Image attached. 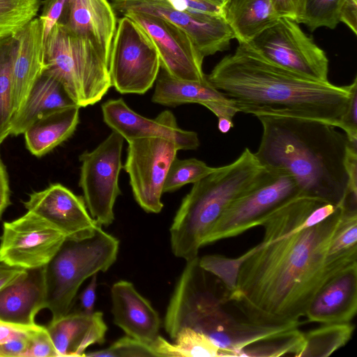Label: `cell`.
<instances>
[{"instance_id":"obj_34","label":"cell","mask_w":357,"mask_h":357,"mask_svg":"<svg viewBox=\"0 0 357 357\" xmlns=\"http://www.w3.org/2000/svg\"><path fill=\"white\" fill-rule=\"evenodd\" d=\"M216 169L197 158L172 161L164 183L163 193L172 192L188 183H195Z\"/></svg>"},{"instance_id":"obj_21","label":"cell","mask_w":357,"mask_h":357,"mask_svg":"<svg viewBox=\"0 0 357 357\" xmlns=\"http://www.w3.org/2000/svg\"><path fill=\"white\" fill-rule=\"evenodd\" d=\"M45 266L26 269L0 291V321L27 326L36 324V315L46 308Z\"/></svg>"},{"instance_id":"obj_9","label":"cell","mask_w":357,"mask_h":357,"mask_svg":"<svg viewBox=\"0 0 357 357\" xmlns=\"http://www.w3.org/2000/svg\"><path fill=\"white\" fill-rule=\"evenodd\" d=\"M248 44L264 59L311 80L328 82L326 52L287 18H279Z\"/></svg>"},{"instance_id":"obj_5","label":"cell","mask_w":357,"mask_h":357,"mask_svg":"<svg viewBox=\"0 0 357 357\" xmlns=\"http://www.w3.org/2000/svg\"><path fill=\"white\" fill-rule=\"evenodd\" d=\"M119 241L98 226L81 238H66L45 266L46 308L52 321L68 314L77 291L87 278L107 271L116 261Z\"/></svg>"},{"instance_id":"obj_11","label":"cell","mask_w":357,"mask_h":357,"mask_svg":"<svg viewBox=\"0 0 357 357\" xmlns=\"http://www.w3.org/2000/svg\"><path fill=\"white\" fill-rule=\"evenodd\" d=\"M123 168L129 176L135 201L147 213H158L168 169L179 150L176 143L162 137H146L128 142Z\"/></svg>"},{"instance_id":"obj_25","label":"cell","mask_w":357,"mask_h":357,"mask_svg":"<svg viewBox=\"0 0 357 357\" xmlns=\"http://www.w3.org/2000/svg\"><path fill=\"white\" fill-rule=\"evenodd\" d=\"M78 105L51 112L33 122L23 133L29 152L41 157L68 139L79 122Z\"/></svg>"},{"instance_id":"obj_23","label":"cell","mask_w":357,"mask_h":357,"mask_svg":"<svg viewBox=\"0 0 357 357\" xmlns=\"http://www.w3.org/2000/svg\"><path fill=\"white\" fill-rule=\"evenodd\" d=\"M46 328L60 357L84 356L91 344L104 343L107 330L102 312L82 311L70 312Z\"/></svg>"},{"instance_id":"obj_4","label":"cell","mask_w":357,"mask_h":357,"mask_svg":"<svg viewBox=\"0 0 357 357\" xmlns=\"http://www.w3.org/2000/svg\"><path fill=\"white\" fill-rule=\"evenodd\" d=\"M266 169L245 148L231 163L193 184L184 197L170 227L173 254L188 261L198 257L205 237L225 211L248 191Z\"/></svg>"},{"instance_id":"obj_14","label":"cell","mask_w":357,"mask_h":357,"mask_svg":"<svg viewBox=\"0 0 357 357\" xmlns=\"http://www.w3.org/2000/svg\"><path fill=\"white\" fill-rule=\"evenodd\" d=\"M139 24L150 37L158 53L160 68L174 77L206 82L203 71L204 56L190 36L165 20L145 13L123 14Z\"/></svg>"},{"instance_id":"obj_17","label":"cell","mask_w":357,"mask_h":357,"mask_svg":"<svg viewBox=\"0 0 357 357\" xmlns=\"http://www.w3.org/2000/svg\"><path fill=\"white\" fill-rule=\"evenodd\" d=\"M22 203L27 211L47 220L66 238L88 236L99 226L91 216L83 197L61 183H52L43 190L33 192Z\"/></svg>"},{"instance_id":"obj_24","label":"cell","mask_w":357,"mask_h":357,"mask_svg":"<svg viewBox=\"0 0 357 357\" xmlns=\"http://www.w3.org/2000/svg\"><path fill=\"white\" fill-rule=\"evenodd\" d=\"M73 105H77L59 81L44 72L34 83L22 108L13 116L10 135L23 134L41 116Z\"/></svg>"},{"instance_id":"obj_27","label":"cell","mask_w":357,"mask_h":357,"mask_svg":"<svg viewBox=\"0 0 357 357\" xmlns=\"http://www.w3.org/2000/svg\"><path fill=\"white\" fill-rule=\"evenodd\" d=\"M151 100L154 103L169 107L189 103L204 106L211 102H232L207 80L201 82L180 79L172 77L161 68L155 80Z\"/></svg>"},{"instance_id":"obj_12","label":"cell","mask_w":357,"mask_h":357,"mask_svg":"<svg viewBox=\"0 0 357 357\" xmlns=\"http://www.w3.org/2000/svg\"><path fill=\"white\" fill-rule=\"evenodd\" d=\"M66 236L47 220L27 211L3 225L0 262L25 269L46 266Z\"/></svg>"},{"instance_id":"obj_29","label":"cell","mask_w":357,"mask_h":357,"mask_svg":"<svg viewBox=\"0 0 357 357\" xmlns=\"http://www.w3.org/2000/svg\"><path fill=\"white\" fill-rule=\"evenodd\" d=\"M16 34L0 39V144L10 134L13 116V68Z\"/></svg>"},{"instance_id":"obj_13","label":"cell","mask_w":357,"mask_h":357,"mask_svg":"<svg viewBox=\"0 0 357 357\" xmlns=\"http://www.w3.org/2000/svg\"><path fill=\"white\" fill-rule=\"evenodd\" d=\"M114 10L145 13L183 30L205 57L227 50L234 34L222 16L181 11L166 0H111Z\"/></svg>"},{"instance_id":"obj_31","label":"cell","mask_w":357,"mask_h":357,"mask_svg":"<svg viewBox=\"0 0 357 357\" xmlns=\"http://www.w3.org/2000/svg\"><path fill=\"white\" fill-rule=\"evenodd\" d=\"M344 208L342 219L327 253L328 263L357 260V208L348 206Z\"/></svg>"},{"instance_id":"obj_47","label":"cell","mask_w":357,"mask_h":357,"mask_svg":"<svg viewBox=\"0 0 357 357\" xmlns=\"http://www.w3.org/2000/svg\"><path fill=\"white\" fill-rule=\"evenodd\" d=\"M233 127V120L225 117L218 118V128L222 133L228 132Z\"/></svg>"},{"instance_id":"obj_36","label":"cell","mask_w":357,"mask_h":357,"mask_svg":"<svg viewBox=\"0 0 357 357\" xmlns=\"http://www.w3.org/2000/svg\"><path fill=\"white\" fill-rule=\"evenodd\" d=\"M84 356L89 357H153L158 356L153 349L128 335L117 340L109 347L90 351Z\"/></svg>"},{"instance_id":"obj_37","label":"cell","mask_w":357,"mask_h":357,"mask_svg":"<svg viewBox=\"0 0 357 357\" xmlns=\"http://www.w3.org/2000/svg\"><path fill=\"white\" fill-rule=\"evenodd\" d=\"M68 0H43L41 1V23L44 44L56 24L61 19L66 8Z\"/></svg>"},{"instance_id":"obj_42","label":"cell","mask_w":357,"mask_h":357,"mask_svg":"<svg viewBox=\"0 0 357 357\" xmlns=\"http://www.w3.org/2000/svg\"><path fill=\"white\" fill-rule=\"evenodd\" d=\"M279 18L284 17L300 23L305 8V0H270Z\"/></svg>"},{"instance_id":"obj_3","label":"cell","mask_w":357,"mask_h":357,"mask_svg":"<svg viewBox=\"0 0 357 357\" xmlns=\"http://www.w3.org/2000/svg\"><path fill=\"white\" fill-rule=\"evenodd\" d=\"M257 118L262 135L254 154L261 165L289 174L302 196L343 204L349 193V154L357 142L319 121L279 116Z\"/></svg>"},{"instance_id":"obj_44","label":"cell","mask_w":357,"mask_h":357,"mask_svg":"<svg viewBox=\"0 0 357 357\" xmlns=\"http://www.w3.org/2000/svg\"><path fill=\"white\" fill-rule=\"evenodd\" d=\"M357 33V0H344L340 11V22Z\"/></svg>"},{"instance_id":"obj_8","label":"cell","mask_w":357,"mask_h":357,"mask_svg":"<svg viewBox=\"0 0 357 357\" xmlns=\"http://www.w3.org/2000/svg\"><path fill=\"white\" fill-rule=\"evenodd\" d=\"M108 66L112 86L121 94H144L153 86L160 70L153 41L128 16L117 22Z\"/></svg>"},{"instance_id":"obj_45","label":"cell","mask_w":357,"mask_h":357,"mask_svg":"<svg viewBox=\"0 0 357 357\" xmlns=\"http://www.w3.org/2000/svg\"><path fill=\"white\" fill-rule=\"evenodd\" d=\"M96 287H97V274L92 276V278L84 289V290L79 295L80 305L82 310L87 314H91L94 312V306L96 297Z\"/></svg>"},{"instance_id":"obj_20","label":"cell","mask_w":357,"mask_h":357,"mask_svg":"<svg viewBox=\"0 0 357 357\" xmlns=\"http://www.w3.org/2000/svg\"><path fill=\"white\" fill-rule=\"evenodd\" d=\"M357 311V262L342 269L317 292L306 312L307 322L349 323Z\"/></svg>"},{"instance_id":"obj_32","label":"cell","mask_w":357,"mask_h":357,"mask_svg":"<svg viewBox=\"0 0 357 357\" xmlns=\"http://www.w3.org/2000/svg\"><path fill=\"white\" fill-rule=\"evenodd\" d=\"M303 342V333L294 328L268 337L241 349L238 356L298 357Z\"/></svg>"},{"instance_id":"obj_28","label":"cell","mask_w":357,"mask_h":357,"mask_svg":"<svg viewBox=\"0 0 357 357\" xmlns=\"http://www.w3.org/2000/svg\"><path fill=\"white\" fill-rule=\"evenodd\" d=\"M354 326L349 323L323 324L303 333L298 357H327L344 347L351 338Z\"/></svg>"},{"instance_id":"obj_19","label":"cell","mask_w":357,"mask_h":357,"mask_svg":"<svg viewBox=\"0 0 357 357\" xmlns=\"http://www.w3.org/2000/svg\"><path fill=\"white\" fill-rule=\"evenodd\" d=\"M61 18L67 31L91 41L109 65L117 22L107 0H68Z\"/></svg>"},{"instance_id":"obj_6","label":"cell","mask_w":357,"mask_h":357,"mask_svg":"<svg viewBox=\"0 0 357 357\" xmlns=\"http://www.w3.org/2000/svg\"><path fill=\"white\" fill-rule=\"evenodd\" d=\"M44 50L45 72L80 108L99 102L112 86L108 63L91 41L70 33L61 22L49 33Z\"/></svg>"},{"instance_id":"obj_39","label":"cell","mask_w":357,"mask_h":357,"mask_svg":"<svg viewBox=\"0 0 357 357\" xmlns=\"http://www.w3.org/2000/svg\"><path fill=\"white\" fill-rule=\"evenodd\" d=\"M24 357H60L46 327L41 326L33 335Z\"/></svg>"},{"instance_id":"obj_26","label":"cell","mask_w":357,"mask_h":357,"mask_svg":"<svg viewBox=\"0 0 357 357\" xmlns=\"http://www.w3.org/2000/svg\"><path fill=\"white\" fill-rule=\"evenodd\" d=\"M222 16L238 43H249L278 19L270 0H225Z\"/></svg>"},{"instance_id":"obj_16","label":"cell","mask_w":357,"mask_h":357,"mask_svg":"<svg viewBox=\"0 0 357 357\" xmlns=\"http://www.w3.org/2000/svg\"><path fill=\"white\" fill-rule=\"evenodd\" d=\"M103 121L127 142L146 137H162L173 140L179 150H195L199 146L197 132L178 126L169 110L149 119L133 111L122 98L111 99L102 106Z\"/></svg>"},{"instance_id":"obj_33","label":"cell","mask_w":357,"mask_h":357,"mask_svg":"<svg viewBox=\"0 0 357 357\" xmlns=\"http://www.w3.org/2000/svg\"><path fill=\"white\" fill-rule=\"evenodd\" d=\"M41 0H0V39L15 35L38 13Z\"/></svg>"},{"instance_id":"obj_22","label":"cell","mask_w":357,"mask_h":357,"mask_svg":"<svg viewBox=\"0 0 357 357\" xmlns=\"http://www.w3.org/2000/svg\"><path fill=\"white\" fill-rule=\"evenodd\" d=\"M16 38L13 68V116L22 108L34 83L46 68L43 30L38 17L17 33Z\"/></svg>"},{"instance_id":"obj_30","label":"cell","mask_w":357,"mask_h":357,"mask_svg":"<svg viewBox=\"0 0 357 357\" xmlns=\"http://www.w3.org/2000/svg\"><path fill=\"white\" fill-rule=\"evenodd\" d=\"M174 341L171 344L160 336L153 349L158 356H222L220 349L206 335L189 328L181 330Z\"/></svg>"},{"instance_id":"obj_43","label":"cell","mask_w":357,"mask_h":357,"mask_svg":"<svg viewBox=\"0 0 357 357\" xmlns=\"http://www.w3.org/2000/svg\"><path fill=\"white\" fill-rule=\"evenodd\" d=\"M10 195L8 174L1 159L0 150V219L6 209L11 204Z\"/></svg>"},{"instance_id":"obj_38","label":"cell","mask_w":357,"mask_h":357,"mask_svg":"<svg viewBox=\"0 0 357 357\" xmlns=\"http://www.w3.org/2000/svg\"><path fill=\"white\" fill-rule=\"evenodd\" d=\"M174 8L190 13L222 16L225 0H166Z\"/></svg>"},{"instance_id":"obj_46","label":"cell","mask_w":357,"mask_h":357,"mask_svg":"<svg viewBox=\"0 0 357 357\" xmlns=\"http://www.w3.org/2000/svg\"><path fill=\"white\" fill-rule=\"evenodd\" d=\"M25 270L23 268L12 266L0 262V291L16 280Z\"/></svg>"},{"instance_id":"obj_18","label":"cell","mask_w":357,"mask_h":357,"mask_svg":"<svg viewBox=\"0 0 357 357\" xmlns=\"http://www.w3.org/2000/svg\"><path fill=\"white\" fill-rule=\"evenodd\" d=\"M111 297L114 324L126 335L153 348L160 336L161 321L150 302L136 290L132 282L126 280L112 285Z\"/></svg>"},{"instance_id":"obj_35","label":"cell","mask_w":357,"mask_h":357,"mask_svg":"<svg viewBox=\"0 0 357 357\" xmlns=\"http://www.w3.org/2000/svg\"><path fill=\"white\" fill-rule=\"evenodd\" d=\"M344 0H305L300 23L311 31L319 27L335 29L340 22V11Z\"/></svg>"},{"instance_id":"obj_41","label":"cell","mask_w":357,"mask_h":357,"mask_svg":"<svg viewBox=\"0 0 357 357\" xmlns=\"http://www.w3.org/2000/svg\"><path fill=\"white\" fill-rule=\"evenodd\" d=\"M41 326H21L0 321V357L3 347L10 341L18 337L31 335Z\"/></svg>"},{"instance_id":"obj_15","label":"cell","mask_w":357,"mask_h":357,"mask_svg":"<svg viewBox=\"0 0 357 357\" xmlns=\"http://www.w3.org/2000/svg\"><path fill=\"white\" fill-rule=\"evenodd\" d=\"M222 303V298H214L192 327L193 330L206 335L220 349L222 356H238L239 351L249 345L298 328L237 320L225 311Z\"/></svg>"},{"instance_id":"obj_7","label":"cell","mask_w":357,"mask_h":357,"mask_svg":"<svg viewBox=\"0 0 357 357\" xmlns=\"http://www.w3.org/2000/svg\"><path fill=\"white\" fill-rule=\"evenodd\" d=\"M265 169L260 179L225 211L205 237L203 246L261 226L276 209L302 196L296 180L289 174Z\"/></svg>"},{"instance_id":"obj_10","label":"cell","mask_w":357,"mask_h":357,"mask_svg":"<svg viewBox=\"0 0 357 357\" xmlns=\"http://www.w3.org/2000/svg\"><path fill=\"white\" fill-rule=\"evenodd\" d=\"M123 142V137L112 130L96 149L79 157V186L91 216L100 227H107L114 220V206L121 195L119 177Z\"/></svg>"},{"instance_id":"obj_1","label":"cell","mask_w":357,"mask_h":357,"mask_svg":"<svg viewBox=\"0 0 357 357\" xmlns=\"http://www.w3.org/2000/svg\"><path fill=\"white\" fill-rule=\"evenodd\" d=\"M324 202L299 196L268 216L262 241L245 253L234 288L227 298L248 321L269 326L301 324L299 318L320 289L334 275L357 261L328 263L327 253L344 213L342 204L320 223L301 225Z\"/></svg>"},{"instance_id":"obj_40","label":"cell","mask_w":357,"mask_h":357,"mask_svg":"<svg viewBox=\"0 0 357 357\" xmlns=\"http://www.w3.org/2000/svg\"><path fill=\"white\" fill-rule=\"evenodd\" d=\"M341 130L351 142H357V85L351 91L346 110L342 116Z\"/></svg>"},{"instance_id":"obj_2","label":"cell","mask_w":357,"mask_h":357,"mask_svg":"<svg viewBox=\"0 0 357 357\" xmlns=\"http://www.w3.org/2000/svg\"><path fill=\"white\" fill-rule=\"evenodd\" d=\"M206 76L231 100L238 112L312 119L339 129L357 85L356 77L344 86L309 79L270 62L243 43Z\"/></svg>"}]
</instances>
